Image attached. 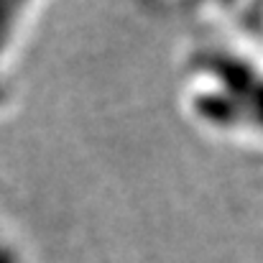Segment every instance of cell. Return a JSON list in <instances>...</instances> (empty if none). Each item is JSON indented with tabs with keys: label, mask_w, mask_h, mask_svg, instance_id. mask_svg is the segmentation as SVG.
<instances>
[{
	"label": "cell",
	"mask_w": 263,
	"mask_h": 263,
	"mask_svg": "<svg viewBox=\"0 0 263 263\" xmlns=\"http://www.w3.org/2000/svg\"><path fill=\"white\" fill-rule=\"evenodd\" d=\"M184 115L204 133L263 141V54L246 41H202L179 69Z\"/></svg>",
	"instance_id": "obj_1"
},
{
	"label": "cell",
	"mask_w": 263,
	"mask_h": 263,
	"mask_svg": "<svg viewBox=\"0 0 263 263\" xmlns=\"http://www.w3.org/2000/svg\"><path fill=\"white\" fill-rule=\"evenodd\" d=\"M41 0H0V102L5 97V69L10 51Z\"/></svg>",
	"instance_id": "obj_2"
},
{
	"label": "cell",
	"mask_w": 263,
	"mask_h": 263,
	"mask_svg": "<svg viewBox=\"0 0 263 263\" xmlns=\"http://www.w3.org/2000/svg\"><path fill=\"white\" fill-rule=\"evenodd\" d=\"M0 263H26V253L3 228H0Z\"/></svg>",
	"instance_id": "obj_3"
}]
</instances>
